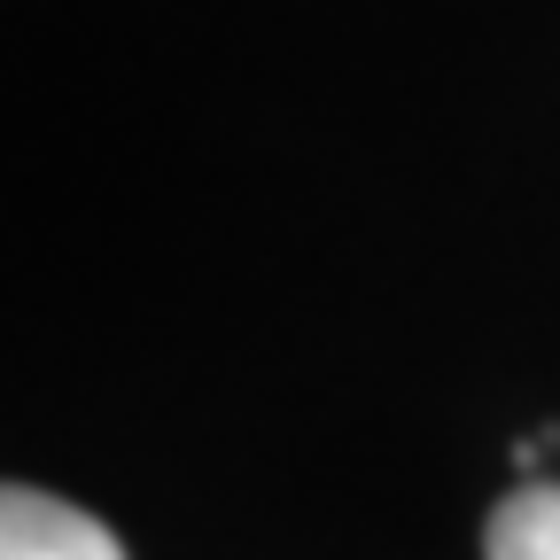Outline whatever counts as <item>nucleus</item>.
I'll list each match as a JSON object with an SVG mask.
<instances>
[{
	"instance_id": "f257e3e1",
	"label": "nucleus",
	"mask_w": 560,
	"mask_h": 560,
	"mask_svg": "<svg viewBox=\"0 0 560 560\" xmlns=\"http://www.w3.org/2000/svg\"><path fill=\"white\" fill-rule=\"evenodd\" d=\"M0 560H125V552L94 514L47 499L32 482H9L0 490Z\"/></svg>"
},
{
	"instance_id": "f03ea898",
	"label": "nucleus",
	"mask_w": 560,
	"mask_h": 560,
	"mask_svg": "<svg viewBox=\"0 0 560 560\" xmlns=\"http://www.w3.org/2000/svg\"><path fill=\"white\" fill-rule=\"evenodd\" d=\"M482 552L490 560H560V482H529L514 499H499Z\"/></svg>"
}]
</instances>
